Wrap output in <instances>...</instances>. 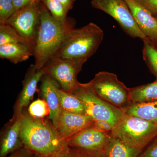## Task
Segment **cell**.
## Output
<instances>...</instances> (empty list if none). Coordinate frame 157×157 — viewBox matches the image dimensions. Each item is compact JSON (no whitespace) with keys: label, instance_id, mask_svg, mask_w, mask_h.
Masks as SVG:
<instances>
[{"label":"cell","instance_id":"1","mask_svg":"<svg viewBox=\"0 0 157 157\" xmlns=\"http://www.w3.org/2000/svg\"><path fill=\"white\" fill-rule=\"evenodd\" d=\"M20 116L21 138L23 146L35 154L51 157L68 147L67 141L48 118L33 117L26 109Z\"/></svg>","mask_w":157,"mask_h":157},{"label":"cell","instance_id":"2","mask_svg":"<svg viewBox=\"0 0 157 157\" xmlns=\"http://www.w3.org/2000/svg\"><path fill=\"white\" fill-rule=\"evenodd\" d=\"M75 23L74 19L67 24L57 20L43 4L33 52L34 65L37 69L44 68L54 56L66 35L75 27Z\"/></svg>","mask_w":157,"mask_h":157},{"label":"cell","instance_id":"3","mask_svg":"<svg viewBox=\"0 0 157 157\" xmlns=\"http://www.w3.org/2000/svg\"><path fill=\"white\" fill-rule=\"evenodd\" d=\"M104 37V31L93 22L80 28H74L66 35L54 56L87 60L97 52Z\"/></svg>","mask_w":157,"mask_h":157},{"label":"cell","instance_id":"4","mask_svg":"<svg viewBox=\"0 0 157 157\" xmlns=\"http://www.w3.org/2000/svg\"><path fill=\"white\" fill-rule=\"evenodd\" d=\"M130 146L143 149L157 137V124L124 114L110 133Z\"/></svg>","mask_w":157,"mask_h":157},{"label":"cell","instance_id":"5","mask_svg":"<svg viewBox=\"0 0 157 157\" xmlns=\"http://www.w3.org/2000/svg\"><path fill=\"white\" fill-rule=\"evenodd\" d=\"M72 94L83 101L87 115L93 120H102L113 128L124 115L123 108L110 104L97 95L88 83H79Z\"/></svg>","mask_w":157,"mask_h":157},{"label":"cell","instance_id":"6","mask_svg":"<svg viewBox=\"0 0 157 157\" xmlns=\"http://www.w3.org/2000/svg\"><path fill=\"white\" fill-rule=\"evenodd\" d=\"M43 3L37 0L16 11L6 24L13 27L33 55Z\"/></svg>","mask_w":157,"mask_h":157},{"label":"cell","instance_id":"7","mask_svg":"<svg viewBox=\"0 0 157 157\" xmlns=\"http://www.w3.org/2000/svg\"><path fill=\"white\" fill-rule=\"evenodd\" d=\"M88 83L97 95L114 106L124 109L131 103V88L114 73L99 72Z\"/></svg>","mask_w":157,"mask_h":157},{"label":"cell","instance_id":"8","mask_svg":"<svg viewBox=\"0 0 157 157\" xmlns=\"http://www.w3.org/2000/svg\"><path fill=\"white\" fill-rule=\"evenodd\" d=\"M87 60L53 56L44 67L45 74L53 78L61 89L72 94L80 83L77 80V76Z\"/></svg>","mask_w":157,"mask_h":157},{"label":"cell","instance_id":"9","mask_svg":"<svg viewBox=\"0 0 157 157\" xmlns=\"http://www.w3.org/2000/svg\"><path fill=\"white\" fill-rule=\"evenodd\" d=\"M91 5L93 8L110 15L131 38H138L143 41L148 40L140 30L124 0H92Z\"/></svg>","mask_w":157,"mask_h":157},{"label":"cell","instance_id":"10","mask_svg":"<svg viewBox=\"0 0 157 157\" xmlns=\"http://www.w3.org/2000/svg\"><path fill=\"white\" fill-rule=\"evenodd\" d=\"M110 134L89 127L68 139V146L71 148L86 151H105L109 142Z\"/></svg>","mask_w":157,"mask_h":157},{"label":"cell","instance_id":"11","mask_svg":"<svg viewBox=\"0 0 157 157\" xmlns=\"http://www.w3.org/2000/svg\"><path fill=\"white\" fill-rule=\"evenodd\" d=\"M45 73L44 68L37 69L34 64L30 66L23 81L22 90L14 104L12 118L19 117L28 107L36 91L38 83Z\"/></svg>","mask_w":157,"mask_h":157},{"label":"cell","instance_id":"12","mask_svg":"<svg viewBox=\"0 0 157 157\" xmlns=\"http://www.w3.org/2000/svg\"><path fill=\"white\" fill-rule=\"evenodd\" d=\"M140 30L157 48V18L135 0H124Z\"/></svg>","mask_w":157,"mask_h":157},{"label":"cell","instance_id":"13","mask_svg":"<svg viewBox=\"0 0 157 157\" xmlns=\"http://www.w3.org/2000/svg\"><path fill=\"white\" fill-rule=\"evenodd\" d=\"M39 93L42 98L48 104L50 109L48 118L57 128L62 110L58 96L55 87L58 85L56 82L47 74H45L41 79Z\"/></svg>","mask_w":157,"mask_h":157},{"label":"cell","instance_id":"14","mask_svg":"<svg viewBox=\"0 0 157 157\" xmlns=\"http://www.w3.org/2000/svg\"><path fill=\"white\" fill-rule=\"evenodd\" d=\"M93 121L88 116L63 110L57 129L62 137L67 140L83 129L91 126Z\"/></svg>","mask_w":157,"mask_h":157},{"label":"cell","instance_id":"15","mask_svg":"<svg viewBox=\"0 0 157 157\" xmlns=\"http://www.w3.org/2000/svg\"><path fill=\"white\" fill-rule=\"evenodd\" d=\"M21 116L11 118L1 133L0 157H6L23 146L21 138Z\"/></svg>","mask_w":157,"mask_h":157},{"label":"cell","instance_id":"16","mask_svg":"<svg viewBox=\"0 0 157 157\" xmlns=\"http://www.w3.org/2000/svg\"><path fill=\"white\" fill-rule=\"evenodd\" d=\"M33 52L27 45L22 43H12L0 45V58L16 64L27 60Z\"/></svg>","mask_w":157,"mask_h":157},{"label":"cell","instance_id":"17","mask_svg":"<svg viewBox=\"0 0 157 157\" xmlns=\"http://www.w3.org/2000/svg\"><path fill=\"white\" fill-rule=\"evenodd\" d=\"M124 110L125 114L142 118L157 124V100L146 103H131Z\"/></svg>","mask_w":157,"mask_h":157},{"label":"cell","instance_id":"18","mask_svg":"<svg viewBox=\"0 0 157 157\" xmlns=\"http://www.w3.org/2000/svg\"><path fill=\"white\" fill-rule=\"evenodd\" d=\"M142 151L141 149L130 146L120 139L110 136L104 152L106 157H138Z\"/></svg>","mask_w":157,"mask_h":157},{"label":"cell","instance_id":"19","mask_svg":"<svg viewBox=\"0 0 157 157\" xmlns=\"http://www.w3.org/2000/svg\"><path fill=\"white\" fill-rule=\"evenodd\" d=\"M62 110L67 112L87 115L86 107L83 101L73 94L66 92L59 87H55ZM88 116V115H87Z\"/></svg>","mask_w":157,"mask_h":157},{"label":"cell","instance_id":"20","mask_svg":"<svg viewBox=\"0 0 157 157\" xmlns=\"http://www.w3.org/2000/svg\"><path fill=\"white\" fill-rule=\"evenodd\" d=\"M157 100V79L151 83L131 88V103H146Z\"/></svg>","mask_w":157,"mask_h":157},{"label":"cell","instance_id":"21","mask_svg":"<svg viewBox=\"0 0 157 157\" xmlns=\"http://www.w3.org/2000/svg\"><path fill=\"white\" fill-rule=\"evenodd\" d=\"M51 14L57 20L63 23H70L73 19L68 17V11L58 0H41Z\"/></svg>","mask_w":157,"mask_h":157},{"label":"cell","instance_id":"22","mask_svg":"<svg viewBox=\"0 0 157 157\" xmlns=\"http://www.w3.org/2000/svg\"><path fill=\"white\" fill-rule=\"evenodd\" d=\"M143 58L151 73L157 79V48L148 40L143 41Z\"/></svg>","mask_w":157,"mask_h":157},{"label":"cell","instance_id":"23","mask_svg":"<svg viewBox=\"0 0 157 157\" xmlns=\"http://www.w3.org/2000/svg\"><path fill=\"white\" fill-rule=\"evenodd\" d=\"M17 43L25 44L15 29L8 24H0V45Z\"/></svg>","mask_w":157,"mask_h":157},{"label":"cell","instance_id":"24","mask_svg":"<svg viewBox=\"0 0 157 157\" xmlns=\"http://www.w3.org/2000/svg\"><path fill=\"white\" fill-rule=\"evenodd\" d=\"M28 112L33 117L42 118L48 116L50 110L44 99H38L30 104Z\"/></svg>","mask_w":157,"mask_h":157},{"label":"cell","instance_id":"25","mask_svg":"<svg viewBox=\"0 0 157 157\" xmlns=\"http://www.w3.org/2000/svg\"><path fill=\"white\" fill-rule=\"evenodd\" d=\"M16 11L13 0H0V24H6Z\"/></svg>","mask_w":157,"mask_h":157},{"label":"cell","instance_id":"26","mask_svg":"<svg viewBox=\"0 0 157 157\" xmlns=\"http://www.w3.org/2000/svg\"><path fill=\"white\" fill-rule=\"evenodd\" d=\"M138 157H157V137L151 142Z\"/></svg>","mask_w":157,"mask_h":157},{"label":"cell","instance_id":"27","mask_svg":"<svg viewBox=\"0 0 157 157\" xmlns=\"http://www.w3.org/2000/svg\"><path fill=\"white\" fill-rule=\"evenodd\" d=\"M94 128L101 132L110 134L113 128L107 121L102 120H94L91 126Z\"/></svg>","mask_w":157,"mask_h":157},{"label":"cell","instance_id":"28","mask_svg":"<svg viewBox=\"0 0 157 157\" xmlns=\"http://www.w3.org/2000/svg\"><path fill=\"white\" fill-rule=\"evenodd\" d=\"M149 11L154 16L157 15V0H135Z\"/></svg>","mask_w":157,"mask_h":157},{"label":"cell","instance_id":"29","mask_svg":"<svg viewBox=\"0 0 157 157\" xmlns=\"http://www.w3.org/2000/svg\"><path fill=\"white\" fill-rule=\"evenodd\" d=\"M73 149L78 157H106L105 152L86 151L82 150Z\"/></svg>","mask_w":157,"mask_h":157},{"label":"cell","instance_id":"30","mask_svg":"<svg viewBox=\"0 0 157 157\" xmlns=\"http://www.w3.org/2000/svg\"><path fill=\"white\" fill-rule=\"evenodd\" d=\"M35 153L24 147L12 153L9 157H33Z\"/></svg>","mask_w":157,"mask_h":157},{"label":"cell","instance_id":"31","mask_svg":"<svg viewBox=\"0 0 157 157\" xmlns=\"http://www.w3.org/2000/svg\"><path fill=\"white\" fill-rule=\"evenodd\" d=\"M51 157H78L74 150L69 147Z\"/></svg>","mask_w":157,"mask_h":157},{"label":"cell","instance_id":"32","mask_svg":"<svg viewBox=\"0 0 157 157\" xmlns=\"http://www.w3.org/2000/svg\"><path fill=\"white\" fill-rule=\"evenodd\" d=\"M36 1L37 0H13L16 11Z\"/></svg>","mask_w":157,"mask_h":157},{"label":"cell","instance_id":"33","mask_svg":"<svg viewBox=\"0 0 157 157\" xmlns=\"http://www.w3.org/2000/svg\"><path fill=\"white\" fill-rule=\"evenodd\" d=\"M58 1L61 3L66 10L69 12L70 10L73 9L76 0H58Z\"/></svg>","mask_w":157,"mask_h":157},{"label":"cell","instance_id":"34","mask_svg":"<svg viewBox=\"0 0 157 157\" xmlns=\"http://www.w3.org/2000/svg\"><path fill=\"white\" fill-rule=\"evenodd\" d=\"M33 157H44L43 156H42L36 154L35 155V156Z\"/></svg>","mask_w":157,"mask_h":157},{"label":"cell","instance_id":"35","mask_svg":"<svg viewBox=\"0 0 157 157\" xmlns=\"http://www.w3.org/2000/svg\"><path fill=\"white\" fill-rule=\"evenodd\" d=\"M155 17H156V18H157V15H156V16H155Z\"/></svg>","mask_w":157,"mask_h":157}]
</instances>
